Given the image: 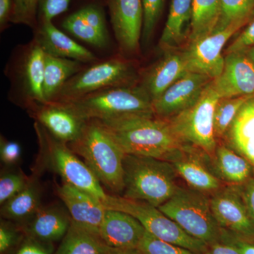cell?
Listing matches in <instances>:
<instances>
[{
    "label": "cell",
    "mask_w": 254,
    "mask_h": 254,
    "mask_svg": "<svg viewBox=\"0 0 254 254\" xmlns=\"http://www.w3.org/2000/svg\"><path fill=\"white\" fill-rule=\"evenodd\" d=\"M127 155L149 157L173 163L188 145L177 136L168 120L131 115L100 121Z\"/></svg>",
    "instance_id": "1"
},
{
    "label": "cell",
    "mask_w": 254,
    "mask_h": 254,
    "mask_svg": "<svg viewBox=\"0 0 254 254\" xmlns=\"http://www.w3.org/2000/svg\"><path fill=\"white\" fill-rule=\"evenodd\" d=\"M68 146L91 169L102 186L113 195L125 190L124 159L126 153L96 120L86 121L81 135Z\"/></svg>",
    "instance_id": "2"
},
{
    "label": "cell",
    "mask_w": 254,
    "mask_h": 254,
    "mask_svg": "<svg viewBox=\"0 0 254 254\" xmlns=\"http://www.w3.org/2000/svg\"><path fill=\"white\" fill-rule=\"evenodd\" d=\"M38 154L33 171L41 175L44 170L58 174L63 182L89 193L104 205L109 194L95 174L82 161L67 143L53 136L41 124L35 123Z\"/></svg>",
    "instance_id": "3"
},
{
    "label": "cell",
    "mask_w": 254,
    "mask_h": 254,
    "mask_svg": "<svg viewBox=\"0 0 254 254\" xmlns=\"http://www.w3.org/2000/svg\"><path fill=\"white\" fill-rule=\"evenodd\" d=\"M125 190L122 196L163 205L176 193L177 174L173 164L149 157L126 155L124 159Z\"/></svg>",
    "instance_id": "4"
},
{
    "label": "cell",
    "mask_w": 254,
    "mask_h": 254,
    "mask_svg": "<svg viewBox=\"0 0 254 254\" xmlns=\"http://www.w3.org/2000/svg\"><path fill=\"white\" fill-rule=\"evenodd\" d=\"M66 103L86 121L113 120L131 115H155L153 101L141 86L106 88Z\"/></svg>",
    "instance_id": "5"
},
{
    "label": "cell",
    "mask_w": 254,
    "mask_h": 254,
    "mask_svg": "<svg viewBox=\"0 0 254 254\" xmlns=\"http://www.w3.org/2000/svg\"><path fill=\"white\" fill-rule=\"evenodd\" d=\"M195 190L180 187L158 208L190 236L208 245L220 240L222 229L214 217L210 200Z\"/></svg>",
    "instance_id": "6"
},
{
    "label": "cell",
    "mask_w": 254,
    "mask_h": 254,
    "mask_svg": "<svg viewBox=\"0 0 254 254\" xmlns=\"http://www.w3.org/2000/svg\"><path fill=\"white\" fill-rule=\"evenodd\" d=\"M219 100L220 97L211 81L194 104L173 118L167 119L184 143L195 147L205 154L211 155L217 148L214 114Z\"/></svg>",
    "instance_id": "7"
},
{
    "label": "cell",
    "mask_w": 254,
    "mask_h": 254,
    "mask_svg": "<svg viewBox=\"0 0 254 254\" xmlns=\"http://www.w3.org/2000/svg\"><path fill=\"white\" fill-rule=\"evenodd\" d=\"M136 80V70L131 63L123 58H110L74 75L53 102L69 103L106 88L133 86Z\"/></svg>",
    "instance_id": "8"
},
{
    "label": "cell",
    "mask_w": 254,
    "mask_h": 254,
    "mask_svg": "<svg viewBox=\"0 0 254 254\" xmlns=\"http://www.w3.org/2000/svg\"><path fill=\"white\" fill-rule=\"evenodd\" d=\"M104 206L129 214L141 222L147 232L160 240L197 253L204 254L207 250L205 242L190 236L158 207L146 202L109 195Z\"/></svg>",
    "instance_id": "9"
},
{
    "label": "cell",
    "mask_w": 254,
    "mask_h": 254,
    "mask_svg": "<svg viewBox=\"0 0 254 254\" xmlns=\"http://www.w3.org/2000/svg\"><path fill=\"white\" fill-rule=\"evenodd\" d=\"M244 25H232L212 32L196 41L190 43L183 53L189 72L205 75L211 79L222 73L225 64L222 50L230 38Z\"/></svg>",
    "instance_id": "10"
},
{
    "label": "cell",
    "mask_w": 254,
    "mask_h": 254,
    "mask_svg": "<svg viewBox=\"0 0 254 254\" xmlns=\"http://www.w3.org/2000/svg\"><path fill=\"white\" fill-rule=\"evenodd\" d=\"M209 200L214 217L222 229L242 238L254 240V222L240 190L220 189Z\"/></svg>",
    "instance_id": "11"
},
{
    "label": "cell",
    "mask_w": 254,
    "mask_h": 254,
    "mask_svg": "<svg viewBox=\"0 0 254 254\" xmlns=\"http://www.w3.org/2000/svg\"><path fill=\"white\" fill-rule=\"evenodd\" d=\"M212 80L200 73H187L153 100L155 116L167 120L190 108L199 98Z\"/></svg>",
    "instance_id": "12"
},
{
    "label": "cell",
    "mask_w": 254,
    "mask_h": 254,
    "mask_svg": "<svg viewBox=\"0 0 254 254\" xmlns=\"http://www.w3.org/2000/svg\"><path fill=\"white\" fill-rule=\"evenodd\" d=\"M28 112L53 136L67 144L77 139L86 123L66 103L49 102L29 108Z\"/></svg>",
    "instance_id": "13"
},
{
    "label": "cell",
    "mask_w": 254,
    "mask_h": 254,
    "mask_svg": "<svg viewBox=\"0 0 254 254\" xmlns=\"http://www.w3.org/2000/svg\"><path fill=\"white\" fill-rule=\"evenodd\" d=\"M44 68V50L34 39L23 51L16 71V83L28 109L47 103L43 92Z\"/></svg>",
    "instance_id": "14"
},
{
    "label": "cell",
    "mask_w": 254,
    "mask_h": 254,
    "mask_svg": "<svg viewBox=\"0 0 254 254\" xmlns=\"http://www.w3.org/2000/svg\"><path fill=\"white\" fill-rule=\"evenodd\" d=\"M212 85L220 98L254 96V64L245 53L226 55L222 73Z\"/></svg>",
    "instance_id": "15"
},
{
    "label": "cell",
    "mask_w": 254,
    "mask_h": 254,
    "mask_svg": "<svg viewBox=\"0 0 254 254\" xmlns=\"http://www.w3.org/2000/svg\"><path fill=\"white\" fill-rule=\"evenodd\" d=\"M112 25L120 48L134 53L139 46L143 29L141 0H109Z\"/></svg>",
    "instance_id": "16"
},
{
    "label": "cell",
    "mask_w": 254,
    "mask_h": 254,
    "mask_svg": "<svg viewBox=\"0 0 254 254\" xmlns=\"http://www.w3.org/2000/svg\"><path fill=\"white\" fill-rule=\"evenodd\" d=\"M145 229L134 217L120 210L107 209L99 234L112 249H137L144 236Z\"/></svg>",
    "instance_id": "17"
},
{
    "label": "cell",
    "mask_w": 254,
    "mask_h": 254,
    "mask_svg": "<svg viewBox=\"0 0 254 254\" xmlns=\"http://www.w3.org/2000/svg\"><path fill=\"white\" fill-rule=\"evenodd\" d=\"M71 218L67 209L53 204L43 206L24 223L18 225L25 235L51 244L62 240L71 225Z\"/></svg>",
    "instance_id": "18"
},
{
    "label": "cell",
    "mask_w": 254,
    "mask_h": 254,
    "mask_svg": "<svg viewBox=\"0 0 254 254\" xmlns=\"http://www.w3.org/2000/svg\"><path fill=\"white\" fill-rule=\"evenodd\" d=\"M57 193L73 221L99 233L107 210L100 200L65 182L57 187Z\"/></svg>",
    "instance_id": "19"
},
{
    "label": "cell",
    "mask_w": 254,
    "mask_h": 254,
    "mask_svg": "<svg viewBox=\"0 0 254 254\" xmlns=\"http://www.w3.org/2000/svg\"><path fill=\"white\" fill-rule=\"evenodd\" d=\"M47 54L76 60L81 63H93L94 54L55 27L52 21L42 22L35 38Z\"/></svg>",
    "instance_id": "20"
},
{
    "label": "cell",
    "mask_w": 254,
    "mask_h": 254,
    "mask_svg": "<svg viewBox=\"0 0 254 254\" xmlns=\"http://www.w3.org/2000/svg\"><path fill=\"white\" fill-rule=\"evenodd\" d=\"M188 72L183 53H169L152 66L141 87L153 101Z\"/></svg>",
    "instance_id": "21"
},
{
    "label": "cell",
    "mask_w": 254,
    "mask_h": 254,
    "mask_svg": "<svg viewBox=\"0 0 254 254\" xmlns=\"http://www.w3.org/2000/svg\"><path fill=\"white\" fill-rule=\"evenodd\" d=\"M39 174L33 171L29 181L19 193L1 205V216L21 225L27 221L42 206V187Z\"/></svg>",
    "instance_id": "22"
},
{
    "label": "cell",
    "mask_w": 254,
    "mask_h": 254,
    "mask_svg": "<svg viewBox=\"0 0 254 254\" xmlns=\"http://www.w3.org/2000/svg\"><path fill=\"white\" fill-rule=\"evenodd\" d=\"M226 133L232 146L254 165V96L242 107Z\"/></svg>",
    "instance_id": "23"
},
{
    "label": "cell",
    "mask_w": 254,
    "mask_h": 254,
    "mask_svg": "<svg viewBox=\"0 0 254 254\" xmlns=\"http://www.w3.org/2000/svg\"><path fill=\"white\" fill-rule=\"evenodd\" d=\"M192 19V0H172L160 47L171 49L180 46L190 36Z\"/></svg>",
    "instance_id": "24"
},
{
    "label": "cell",
    "mask_w": 254,
    "mask_h": 254,
    "mask_svg": "<svg viewBox=\"0 0 254 254\" xmlns=\"http://www.w3.org/2000/svg\"><path fill=\"white\" fill-rule=\"evenodd\" d=\"M191 147L189 145L185 153L172 163L177 174L194 190L218 191L221 182L196 157L190 155Z\"/></svg>",
    "instance_id": "25"
},
{
    "label": "cell",
    "mask_w": 254,
    "mask_h": 254,
    "mask_svg": "<svg viewBox=\"0 0 254 254\" xmlns=\"http://www.w3.org/2000/svg\"><path fill=\"white\" fill-rule=\"evenodd\" d=\"M112 250L98 232L71 220L69 229L55 254H108Z\"/></svg>",
    "instance_id": "26"
},
{
    "label": "cell",
    "mask_w": 254,
    "mask_h": 254,
    "mask_svg": "<svg viewBox=\"0 0 254 254\" xmlns=\"http://www.w3.org/2000/svg\"><path fill=\"white\" fill-rule=\"evenodd\" d=\"M82 69L79 62L45 53L43 92L47 103L54 101L65 83Z\"/></svg>",
    "instance_id": "27"
},
{
    "label": "cell",
    "mask_w": 254,
    "mask_h": 254,
    "mask_svg": "<svg viewBox=\"0 0 254 254\" xmlns=\"http://www.w3.org/2000/svg\"><path fill=\"white\" fill-rule=\"evenodd\" d=\"M217 170L220 176L232 185H243L252 174V165L243 156L237 154L225 145L215 150Z\"/></svg>",
    "instance_id": "28"
},
{
    "label": "cell",
    "mask_w": 254,
    "mask_h": 254,
    "mask_svg": "<svg viewBox=\"0 0 254 254\" xmlns=\"http://www.w3.org/2000/svg\"><path fill=\"white\" fill-rule=\"evenodd\" d=\"M220 16V0H192L190 43L215 31Z\"/></svg>",
    "instance_id": "29"
},
{
    "label": "cell",
    "mask_w": 254,
    "mask_h": 254,
    "mask_svg": "<svg viewBox=\"0 0 254 254\" xmlns=\"http://www.w3.org/2000/svg\"><path fill=\"white\" fill-rule=\"evenodd\" d=\"M254 14V0H220V16L215 31L232 25H245Z\"/></svg>",
    "instance_id": "30"
},
{
    "label": "cell",
    "mask_w": 254,
    "mask_h": 254,
    "mask_svg": "<svg viewBox=\"0 0 254 254\" xmlns=\"http://www.w3.org/2000/svg\"><path fill=\"white\" fill-rule=\"evenodd\" d=\"M252 97L253 96L220 98L214 114V128L216 138L224 136L227 133L237 113Z\"/></svg>",
    "instance_id": "31"
},
{
    "label": "cell",
    "mask_w": 254,
    "mask_h": 254,
    "mask_svg": "<svg viewBox=\"0 0 254 254\" xmlns=\"http://www.w3.org/2000/svg\"><path fill=\"white\" fill-rule=\"evenodd\" d=\"M63 27L72 36L91 46L104 48L108 44V38L103 36L90 26L82 16L79 10L64 20Z\"/></svg>",
    "instance_id": "32"
},
{
    "label": "cell",
    "mask_w": 254,
    "mask_h": 254,
    "mask_svg": "<svg viewBox=\"0 0 254 254\" xmlns=\"http://www.w3.org/2000/svg\"><path fill=\"white\" fill-rule=\"evenodd\" d=\"M137 249L142 254H201L160 240L147 231Z\"/></svg>",
    "instance_id": "33"
},
{
    "label": "cell",
    "mask_w": 254,
    "mask_h": 254,
    "mask_svg": "<svg viewBox=\"0 0 254 254\" xmlns=\"http://www.w3.org/2000/svg\"><path fill=\"white\" fill-rule=\"evenodd\" d=\"M22 170L4 171L0 177V204L2 205L19 193L29 181Z\"/></svg>",
    "instance_id": "34"
},
{
    "label": "cell",
    "mask_w": 254,
    "mask_h": 254,
    "mask_svg": "<svg viewBox=\"0 0 254 254\" xmlns=\"http://www.w3.org/2000/svg\"><path fill=\"white\" fill-rule=\"evenodd\" d=\"M141 2L143 14L141 38L143 42H148L163 14L165 0H141Z\"/></svg>",
    "instance_id": "35"
},
{
    "label": "cell",
    "mask_w": 254,
    "mask_h": 254,
    "mask_svg": "<svg viewBox=\"0 0 254 254\" xmlns=\"http://www.w3.org/2000/svg\"><path fill=\"white\" fill-rule=\"evenodd\" d=\"M39 0H13L9 21L14 23L34 26Z\"/></svg>",
    "instance_id": "36"
},
{
    "label": "cell",
    "mask_w": 254,
    "mask_h": 254,
    "mask_svg": "<svg viewBox=\"0 0 254 254\" xmlns=\"http://www.w3.org/2000/svg\"><path fill=\"white\" fill-rule=\"evenodd\" d=\"M24 235L18 224L1 219L0 223V253L6 254L17 245Z\"/></svg>",
    "instance_id": "37"
},
{
    "label": "cell",
    "mask_w": 254,
    "mask_h": 254,
    "mask_svg": "<svg viewBox=\"0 0 254 254\" xmlns=\"http://www.w3.org/2000/svg\"><path fill=\"white\" fill-rule=\"evenodd\" d=\"M53 246L44 243L28 235H23L21 241L6 254H53Z\"/></svg>",
    "instance_id": "38"
},
{
    "label": "cell",
    "mask_w": 254,
    "mask_h": 254,
    "mask_svg": "<svg viewBox=\"0 0 254 254\" xmlns=\"http://www.w3.org/2000/svg\"><path fill=\"white\" fill-rule=\"evenodd\" d=\"M84 19L92 27L99 32L103 36L108 38V28L103 9L98 5H86L79 9Z\"/></svg>",
    "instance_id": "39"
},
{
    "label": "cell",
    "mask_w": 254,
    "mask_h": 254,
    "mask_svg": "<svg viewBox=\"0 0 254 254\" xmlns=\"http://www.w3.org/2000/svg\"><path fill=\"white\" fill-rule=\"evenodd\" d=\"M71 0H39L42 22H49L68 9Z\"/></svg>",
    "instance_id": "40"
},
{
    "label": "cell",
    "mask_w": 254,
    "mask_h": 254,
    "mask_svg": "<svg viewBox=\"0 0 254 254\" xmlns=\"http://www.w3.org/2000/svg\"><path fill=\"white\" fill-rule=\"evenodd\" d=\"M254 46V18L247 27L237 37L226 50V55L230 53H245Z\"/></svg>",
    "instance_id": "41"
},
{
    "label": "cell",
    "mask_w": 254,
    "mask_h": 254,
    "mask_svg": "<svg viewBox=\"0 0 254 254\" xmlns=\"http://www.w3.org/2000/svg\"><path fill=\"white\" fill-rule=\"evenodd\" d=\"M21 157V147L17 142L8 141L1 136L0 139V158L7 166H14L19 162Z\"/></svg>",
    "instance_id": "42"
},
{
    "label": "cell",
    "mask_w": 254,
    "mask_h": 254,
    "mask_svg": "<svg viewBox=\"0 0 254 254\" xmlns=\"http://www.w3.org/2000/svg\"><path fill=\"white\" fill-rule=\"evenodd\" d=\"M221 238L236 246L241 254H254V243L251 240L237 236L229 232H224L222 229Z\"/></svg>",
    "instance_id": "43"
},
{
    "label": "cell",
    "mask_w": 254,
    "mask_h": 254,
    "mask_svg": "<svg viewBox=\"0 0 254 254\" xmlns=\"http://www.w3.org/2000/svg\"><path fill=\"white\" fill-rule=\"evenodd\" d=\"M240 190L251 218L254 222V178L249 179L245 183L242 185Z\"/></svg>",
    "instance_id": "44"
},
{
    "label": "cell",
    "mask_w": 254,
    "mask_h": 254,
    "mask_svg": "<svg viewBox=\"0 0 254 254\" xmlns=\"http://www.w3.org/2000/svg\"><path fill=\"white\" fill-rule=\"evenodd\" d=\"M204 254H241V253L236 246L223 239L222 242H220L219 240L208 245Z\"/></svg>",
    "instance_id": "45"
},
{
    "label": "cell",
    "mask_w": 254,
    "mask_h": 254,
    "mask_svg": "<svg viewBox=\"0 0 254 254\" xmlns=\"http://www.w3.org/2000/svg\"><path fill=\"white\" fill-rule=\"evenodd\" d=\"M12 4L11 0H0V24L4 27L5 23L10 19Z\"/></svg>",
    "instance_id": "46"
},
{
    "label": "cell",
    "mask_w": 254,
    "mask_h": 254,
    "mask_svg": "<svg viewBox=\"0 0 254 254\" xmlns=\"http://www.w3.org/2000/svg\"><path fill=\"white\" fill-rule=\"evenodd\" d=\"M108 254H142L138 249H128V250H118L113 249Z\"/></svg>",
    "instance_id": "47"
},
{
    "label": "cell",
    "mask_w": 254,
    "mask_h": 254,
    "mask_svg": "<svg viewBox=\"0 0 254 254\" xmlns=\"http://www.w3.org/2000/svg\"><path fill=\"white\" fill-rule=\"evenodd\" d=\"M245 54L247 55V58L254 64V46L247 50Z\"/></svg>",
    "instance_id": "48"
}]
</instances>
